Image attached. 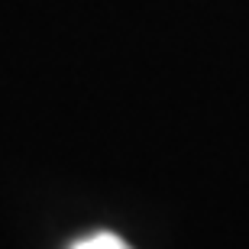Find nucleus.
<instances>
[{"label":"nucleus","mask_w":249,"mask_h":249,"mask_svg":"<svg viewBox=\"0 0 249 249\" xmlns=\"http://www.w3.org/2000/svg\"><path fill=\"white\" fill-rule=\"evenodd\" d=\"M71 249H129V246L117 233L101 230V233H91V236H81L78 243H71Z\"/></svg>","instance_id":"f257e3e1"}]
</instances>
